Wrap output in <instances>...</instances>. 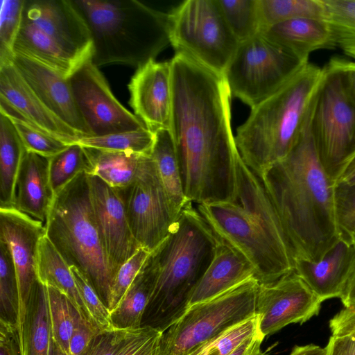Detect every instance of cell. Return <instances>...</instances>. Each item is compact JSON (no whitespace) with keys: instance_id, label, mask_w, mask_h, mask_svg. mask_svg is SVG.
Listing matches in <instances>:
<instances>
[{"instance_id":"cell-1","label":"cell","mask_w":355,"mask_h":355,"mask_svg":"<svg viewBox=\"0 0 355 355\" xmlns=\"http://www.w3.org/2000/svg\"><path fill=\"white\" fill-rule=\"evenodd\" d=\"M172 110L169 130L185 196L191 202L236 200L232 94L225 77L187 54L170 60Z\"/></svg>"},{"instance_id":"cell-2","label":"cell","mask_w":355,"mask_h":355,"mask_svg":"<svg viewBox=\"0 0 355 355\" xmlns=\"http://www.w3.org/2000/svg\"><path fill=\"white\" fill-rule=\"evenodd\" d=\"M311 112L312 109L289 153L260 179L288 234L295 260L316 261L340 236L335 214V182L320 161Z\"/></svg>"},{"instance_id":"cell-3","label":"cell","mask_w":355,"mask_h":355,"mask_svg":"<svg viewBox=\"0 0 355 355\" xmlns=\"http://www.w3.org/2000/svg\"><path fill=\"white\" fill-rule=\"evenodd\" d=\"M188 202L168 236L153 251L159 271L141 327L162 333L189 306L191 295L209 266L220 238Z\"/></svg>"},{"instance_id":"cell-4","label":"cell","mask_w":355,"mask_h":355,"mask_svg":"<svg viewBox=\"0 0 355 355\" xmlns=\"http://www.w3.org/2000/svg\"><path fill=\"white\" fill-rule=\"evenodd\" d=\"M324 69L303 64L275 93L251 109L234 137L244 163L259 178L297 142L311 111Z\"/></svg>"},{"instance_id":"cell-5","label":"cell","mask_w":355,"mask_h":355,"mask_svg":"<svg viewBox=\"0 0 355 355\" xmlns=\"http://www.w3.org/2000/svg\"><path fill=\"white\" fill-rule=\"evenodd\" d=\"M85 19L98 67L123 64L139 67L170 44L168 13L136 0H71Z\"/></svg>"},{"instance_id":"cell-6","label":"cell","mask_w":355,"mask_h":355,"mask_svg":"<svg viewBox=\"0 0 355 355\" xmlns=\"http://www.w3.org/2000/svg\"><path fill=\"white\" fill-rule=\"evenodd\" d=\"M45 227L46 236L67 265L75 266L85 276L108 308L113 278L96 222L86 173L78 174L55 194Z\"/></svg>"},{"instance_id":"cell-7","label":"cell","mask_w":355,"mask_h":355,"mask_svg":"<svg viewBox=\"0 0 355 355\" xmlns=\"http://www.w3.org/2000/svg\"><path fill=\"white\" fill-rule=\"evenodd\" d=\"M259 282L251 277L189 306L162 336L159 355H189L228 329L255 315Z\"/></svg>"},{"instance_id":"cell-8","label":"cell","mask_w":355,"mask_h":355,"mask_svg":"<svg viewBox=\"0 0 355 355\" xmlns=\"http://www.w3.org/2000/svg\"><path fill=\"white\" fill-rule=\"evenodd\" d=\"M170 44L215 74L225 77L240 42L218 0H186L168 13Z\"/></svg>"},{"instance_id":"cell-9","label":"cell","mask_w":355,"mask_h":355,"mask_svg":"<svg viewBox=\"0 0 355 355\" xmlns=\"http://www.w3.org/2000/svg\"><path fill=\"white\" fill-rule=\"evenodd\" d=\"M315 97L311 126L324 171L336 182L355 153V103L338 72L328 63Z\"/></svg>"},{"instance_id":"cell-10","label":"cell","mask_w":355,"mask_h":355,"mask_svg":"<svg viewBox=\"0 0 355 355\" xmlns=\"http://www.w3.org/2000/svg\"><path fill=\"white\" fill-rule=\"evenodd\" d=\"M303 64L259 33L240 42L225 78L232 96L252 109L279 89Z\"/></svg>"},{"instance_id":"cell-11","label":"cell","mask_w":355,"mask_h":355,"mask_svg":"<svg viewBox=\"0 0 355 355\" xmlns=\"http://www.w3.org/2000/svg\"><path fill=\"white\" fill-rule=\"evenodd\" d=\"M196 209L220 239L252 263L259 283L274 282L294 270V259L275 246L237 202L200 203Z\"/></svg>"},{"instance_id":"cell-12","label":"cell","mask_w":355,"mask_h":355,"mask_svg":"<svg viewBox=\"0 0 355 355\" xmlns=\"http://www.w3.org/2000/svg\"><path fill=\"white\" fill-rule=\"evenodd\" d=\"M131 232L141 248L154 250L179 216L151 155H144L134 181L118 190Z\"/></svg>"},{"instance_id":"cell-13","label":"cell","mask_w":355,"mask_h":355,"mask_svg":"<svg viewBox=\"0 0 355 355\" xmlns=\"http://www.w3.org/2000/svg\"><path fill=\"white\" fill-rule=\"evenodd\" d=\"M69 81L78 107L93 135L135 130L146 126L119 103L92 60L83 64Z\"/></svg>"},{"instance_id":"cell-14","label":"cell","mask_w":355,"mask_h":355,"mask_svg":"<svg viewBox=\"0 0 355 355\" xmlns=\"http://www.w3.org/2000/svg\"><path fill=\"white\" fill-rule=\"evenodd\" d=\"M322 303L294 270L259 283L255 309L259 333L265 338L288 324H302L319 313Z\"/></svg>"},{"instance_id":"cell-15","label":"cell","mask_w":355,"mask_h":355,"mask_svg":"<svg viewBox=\"0 0 355 355\" xmlns=\"http://www.w3.org/2000/svg\"><path fill=\"white\" fill-rule=\"evenodd\" d=\"M46 234L45 225L15 207L0 208V241L8 246L13 259L19 287L17 331L20 345L27 305L40 284L37 272L38 245ZM21 348V347H20Z\"/></svg>"},{"instance_id":"cell-16","label":"cell","mask_w":355,"mask_h":355,"mask_svg":"<svg viewBox=\"0 0 355 355\" xmlns=\"http://www.w3.org/2000/svg\"><path fill=\"white\" fill-rule=\"evenodd\" d=\"M23 21L35 26L77 59L92 60L89 28L71 0H26Z\"/></svg>"},{"instance_id":"cell-17","label":"cell","mask_w":355,"mask_h":355,"mask_svg":"<svg viewBox=\"0 0 355 355\" xmlns=\"http://www.w3.org/2000/svg\"><path fill=\"white\" fill-rule=\"evenodd\" d=\"M90 198L97 227L114 280L119 268L141 248L135 239L118 190L88 175Z\"/></svg>"},{"instance_id":"cell-18","label":"cell","mask_w":355,"mask_h":355,"mask_svg":"<svg viewBox=\"0 0 355 355\" xmlns=\"http://www.w3.org/2000/svg\"><path fill=\"white\" fill-rule=\"evenodd\" d=\"M0 113L71 145L81 137L40 100L13 62L0 65Z\"/></svg>"},{"instance_id":"cell-19","label":"cell","mask_w":355,"mask_h":355,"mask_svg":"<svg viewBox=\"0 0 355 355\" xmlns=\"http://www.w3.org/2000/svg\"><path fill=\"white\" fill-rule=\"evenodd\" d=\"M135 114L155 132L169 129L172 110L171 61L150 60L138 67L128 84Z\"/></svg>"},{"instance_id":"cell-20","label":"cell","mask_w":355,"mask_h":355,"mask_svg":"<svg viewBox=\"0 0 355 355\" xmlns=\"http://www.w3.org/2000/svg\"><path fill=\"white\" fill-rule=\"evenodd\" d=\"M12 62L52 112L81 137L93 136L76 103L69 79L40 62L20 54L15 53Z\"/></svg>"},{"instance_id":"cell-21","label":"cell","mask_w":355,"mask_h":355,"mask_svg":"<svg viewBox=\"0 0 355 355\" xmlns=\"http://www.w3.org/2000/svg\"><path fill=\"white\" fill-rule=\"evenodd\" d=\"M294 271L322 301L340 298L355 271V243L340 237L318 261L295 260Z\"/></svg>"},{"instance_id":"cell-22","label":"cell","mask_w":355,"mask_h":355,"mask_svg":"<svg viewBox=\"0 0 355 355\" xmlns=\"http://www.w3.org/2000/svg\"><path fill=\"white\" fill-rule=\"evenodd\" d=\"M237 202L279 250L295 257L279 215L262 180L244 163L240 154L235 163Z\"/></svg>"},{"instance_id":"cell-23","label":"cell","mask_w":355,"mask_h":355,"mask_svg":"<svg viewBox=\"0 0 355 355\" xmlns=\"http://www.w3.org/2000/svg\"><path fill=\"white\" fill-rule=\"evenodd\" d=\"M251 277H255L252 263L220 239L209 266L191 295L189 306L216 297Z\"/></svg>"},{"instance_id":"cell-24","label":"cell","mask_w":355,"mask_h":355,"mask_svg":"<svg viewBox=\"0 0 355 355\" xmlns=\"http://www.w3.org/2000/svg\"><path fill=\"white\" fill-rule=\"evenodd\" d=\"M49 165V158L26 151L15 185V208L44 225L55 196Z\"/></svg>"},{"instance_id":"cell-25","label":"cell","mask_w":355,"mask_h":355,"mask_svg":"<svg viewBox=\"0 0 355 355\" xmlns=\"http://www.w3.org/2000/svg\"><path fill=\"white\" fill-rule=\"evenodd\" d=\"M260 33L283 47L302 63L309 62V55L319 49L336 47L327 22L314 18H297L264 28Z\"/></svg>"},{"instance_id":"cell-26","label":"cell","mask_w":355,"mask_h":355,"mask_svg":"<svg viewBox=\"0 0 355 355\" xmlns=\"http://www.w3.org/2000/svg\"><path fill=\"white\" fill-rule=\"evenodd\" d=\"M158 271L157 257L152 251L118 305L110 311L111 322L114 329L134 330L141 327Z\"/></svg>"},{"instance_id":"cell-27","label":"cell","mask_w":355,"mask_h":355,"mask_svg":"<svg viewBox=\"0 0 355 355\" xmlns=\"http://www.w3.org/2000/svg\"><path fill=\"white\" fill-rule=\"evenodd\" d=\"M14 53L33 59L67 79L85 63L66 52L35 26L25 21H22L17 37Z\"/></svg>"},{"instance_id":"cell-28","label":"cell","mask_w":355,"mask_h":355,"mask_svg":"<svg viewBox=\"0 0 355 355\" xmlns=\"http://www.w3.org/2000/svg\"><path fill=\"white\" fill-rule=\"evenodd\" d=\"M20 347L21 355H52L47 287L41 282L27 305Z\"/></svg>"},{"instance_id":"cell-29","label":"cell","mask_w":355,"mask_h":355,"mask_svg":"<svg viewBox=\"0 0 355 355\" xmlns=\"http://www.w3.org/2000/svg\"><path fill=\"white\" fill-rule=\"evenodd\" d=\"M37 272L41 283L53 286L64 293L82 317L93 323L78 293L69 266L46 234L40 239L38 245Z\"/></svg>"},{"instance_id":"cell-30","label":"cell","mask_w":355,"mask_h":355,"mask_svg":"<svg viewBox=\"0 0 355 355\" xmlns=\"http://www.w3.org/2000/svg\"><path fill=\"white\" fill-rule=\"evenodd\" d=\"M26 153L12 123L0 113V208L15 207V185Z\"/></svg>"},{"instance_id":"cell-31","label":"cell","mask_w":355,"mask_h":355,"mask_svg":"<svg viewBox=\"0 0 355 355\" xmlns=\"http://www.w3.org/2000/svg\"><path fill=\"white\" fill-rule=\"evenodd\" d=\"M85 148L91 168L87 173L99 178L111 187L121 190L135 179L144 155Z\"/></svg>"},{"instance_id":"cell-32","label":"cell","mask_w":355,"mask_h":355,"mask_svg":"<svg viewBox=\"0 0 355 355\" xmlns=\"http://www.w3.org/2000/svg\"><path fill=\"white\" fill-rule=\"evenodd\" d=\"M151 152L159 178L166 193L178 214L189 202L182 183L180 171L173 139L169 129H159L155 132Z\"/></svg>"},{"instance_id":"cell-33","label":"cell","mask_w":355,"mask_h":355,"mask_svg":"<svg viewBox=\"0 0 355 355\" xmlns=\"http://www.w3.org/2000/svg\"><path fill=\"white\" fill-rule=\"evenodd\" d=\"M46 287L51 320L52 355H69L71 338L76 324L82 315L64 293L53 286L46 285Z\"/></svg>"},{"instance_id":"cell-34","label":"cell","mask_w":355,"mask_h":355,"mask_svg":"<svg viewBox=\"0 0 355 355\" xmlns=\"http://www.w3.org/2000/svg\"><path fill=\"white\" fill-rule=\"evenodd\" d=\"M258 6L261 32L268 26L293 19H325L322 0H258Z\"/></svg>"},{"instance_id":"cell-35","label":"cell","mask_w":355,"mask_h":355,"mask_svg":"<svg viewBox=\"0 0 355 355\" xmlns=\"http://www.w3.org/2000/svg\"><path fill=\"white\" fill-rule=\"evenodd\" d=\"M154 141L155 133L145 126L135 130L83 137L76 143L101 150L151 155Z\"/></svg>"},{"instance_id":"cell-36","label":"cell","mask_w":355,"mask_h":355,"mask_svg":"<svg viewBox=\"0 0 355 355\" xmlns=\"http://www.w3.org/2000/svg\"><path fill=\"white\" fill-rule=\"evenodd\" d=\"M336 46L355 60V0H322Z\"/></svg>"},{"instance_id":"cell-37","label":"cell","mask_w":355,"mask_h":355,"mask_svg":"<svg viewBox=\"0 0 355 355\" xmlns=\"http://www.w3.org/2000/svg\"><path fill=\"white\" fill-rule=\"evenodd\" d=\"M90 162L85 148L75 143L49 158V178L54 194L59 192L78 174L89 173Z\"/></svg>"},{"instance_id":"cell-38","label":"cell","mask_w":355,"mask_h":355,"mask_svg":"<svg viewBox=\"0 0 355 355\" xmlns=\"http://www.w3.org/2000/svg\"><path fill=\"white\" fill-rule=\"evenodd\" d=\"M225 19L239 42L261 30L258 0H218Z\"/></svg>"},{"instance_id":"cell-39","label":"cell","mask_w":355,"mask_h":355,"mask_svg":"<svg viewBox=\"0 0 355 355\" xmlns=\"http://www.w3.org/2000/svg\"><path fill=\"white\" fill-rule=\"evenodd\" d=\"M19 287L11 252L0 241V320L17 325Z\"/></svg>"},{"instance_id":"cell-40","label":"cell","mask_w":355,"mask_h":355,"mask_svg":"<svg viewBox=\"0 0 355 355\" xmlns=\"http://www.w3.org/2000/svg\"><path fill=\"white\" fill-rule=\"evenodd\" d=\"M26 0H1L0 11V65L12 62L14 45L23 21Z\"/></svg>"},{"instance_id":"cell-41","label":"cell","mask_w":355,"mask_h":355,"mask_svg":"<svg viewBox=\"0 0 355 355\" xmlns=\"http://www.w3.org/2000/svg\"><path fill=\"white\" fill-rule=\"evenodd\" d=\"M259 333L256 315L228 329L189 355H229Z\"/></svg>"},{"instance_id":"cell-42","label":"cell","mask_w":355,"mask_h":355,"mask_svg":"<svg viewBox=\"0 0 355 355\" xmlns=\"http://www.w3.org/2000/svg\"><path fill=\"white\" fill-rule=\"evenodd\" d=\"M8 118L12 121L27 152L51 158L69 146L18 118Z\"/></svg>"},{"instance_id":"cell-43","label":"cell","mask_w":355,"mask_h":355,"mask_svg":"<svg viewBox=\"0 0 355 355\" xmlns=\"http://www.w3.org/2000/svg\"><path fill=\"white\" fill-rule=\"evenodd\" d=\"M77 289L94 325L100 331L112 330L110 311L85 276L75 267H69Z\"/></svg>"},{"instance_id":"cell-44","label":"cell","mask_w":355,"mask_h":355,"mask_svg":"<svg viewBox=\"0 0 355 355\" xmlns=\"http://www.w3.org/2000/svg\"><path fill=\"white\" fill-rule=\"evenodd\" d=\"M334 207L340 237L352 240L355 229V184L335 183Z\"/></svg>"},{"instance_id":"cell-45","label":"cell","mask_w":355,"mask_h":355,"mask_svg":"<svg viewBox=\"0 0 355 355\" xmlns=\"http://www.w3.org/2000/svg\"><path fill=\"white\" fill-rule=\"evenodd\" d=\"M150 252L144 248H140L119 268L111 288L108 306L110 311H112L118 305L141 270Z\"/></svg>"},{"instance_id":"cell-46","label":"cell","mask_w":355,"mask_h":355,"mask_svg":"<svg viewBox=\"0 0 355 355\" xmlns=\"http://www.w3.org/2000/svg\"><path fill=\"white\" fill-rule=\"evenodd\" d=\"M131 331L117 329L100 331L81 355H117Z\"/></svg>"},{"instance_id":"cell-47","label":"cell","mask_w":355,"mask_h":355,"mask_svg":"<svg viewBox=\"0 0 355 355\" xmlns=\"http://www.w3.org/2000/svg\"><path fill=\"white\" fill-rule=\"evenodd\" d=\"M0 355H21L17 325L0 320Z\"/></svg>"},{"instance_id":"cell-48","label":"cell","mask_w":355,"mask_h":355,"mask_svg":"<svg viewBox=\"0 0 355 355\" xmlns=\"http://www.w3.org/2000/svg\"><path fill=\"white\" fill-rule=\"evenodd\" d=\"M329 326L332 335L355 336V309L344 308L329 320Z\"/></svg>"},{"instance_id":"cell-49","label":"cell","mask_w":355,"mask_h":355,"mask_svg":"<svg viewBox=\"0 0 355 355\" xmlns=\"http://www.w3.org/2000/svg\"><path fill=\"white\" fill-rule=\"evenodd\" d=\"M328 64L338 72L346 91L355 103V62L334 57Z\"/></svg>"},{"instance_id":"cell-50","label":"cell","mask_w":355,"mask_h":355,"mask_svg":"<svg viewBox=\"0 0 355 355\" xmlns=\"http://www.w3.org/2000/svg\"><path fill=\"white\" fill-rule=\"evenodd\" d=\"M324 348L326 355H355V336L331 335Z\"/></svg>"},{"instance_id":"cell-51","label":"cell","mask_w":355,"mask_h":355,"mask_svg":"<svg viewBox=\"0 0 355 355\" xmlns=\"http://www.w3.org/2000/svg\"><path fill=\"white\" fill-rule=\"evenodd\" d=\"M263 339L264 337L259 333L255 336L245 340L229 355H267L261 348Z\"/></svg>"},{"instance_id":"cell-52","label":"cell","mask_w":355,"mask_h":355,"mask_svg":"<svg viewBox=\"0 0 355 355\" xmlns=\"http://www.w3.org/2000/svg\"><path fill=\"white\" fill-rule=\"evenodd\" d=\"M335 183L355 184V153L343 168Z\"/></svg>"},{"instance_id":"cell-53","label":"cell","mask_w":355,"mask_h":355,"mask_svg":"<svg viewBox=\"0 0 355 355\" xmlns=\"http://www.w3.org/2000/svg\"><path fill=\"white\" fill-rule=\"evenodd\" d=\"M340 299L345 308L355 309V271Z\"/></svg>"},{"instance_id":"cell-54","label":"cell","mask_w":355,"mask_h":355,"mask_svg":"<svg viewBox=\"0 0 355 355\" xmlns=\"http://www.w3.org/2000/svg\"><path fill=\"white\" fill-rule=\"evenodd\" d=\"M289 355H326V350L313 344L295 345Z\"/></svg>"},{"instance_id":"cell-55","label":"cell","mask_w":355,"mask_h":355,"mask_svg":"<svg viewBox=\"0 0 355 355\" xmlns=\"http://www.w3.org/2000/svg\"><path fill=\"white\" fill-rule=\"evenodd\" d=\"M351 239L354 243H355V229L351 234Z\"/></svg>"}]
</instances>
